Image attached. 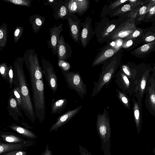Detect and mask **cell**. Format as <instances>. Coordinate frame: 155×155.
<instances>
[{
    "mask_svg": "<svg viewBox=\"0 0 155 155\" xmlns=\"http://www.w3.org/2000/svg\"><path fill=\"white\" fill-rule=\"evenodd\" d=\"M23 57L15 58L14 62V86L20 89L25 102V115L33 122L35 120V115L30 97V91L23 70Z\"/></svg>",
    "mask_w": 155,
    "mask_h": 155,
    "instance_id": "cell-1",
    "label": "cell"
},
{
    "mask_svg": "<svg viewBox=\"0 0 155 155\" xmlns=\"http://www.w3.org/2000/svg\"><path fill=\"white\" fill-rule=\"evenodd\" d=\"M122 50L120 49L115 55L103 64L98 81L94 82V87L91 94L92 97L100 92L104 86L108 87L120 64Z\"/></svg>",
    "mask_w": 155,
    "mask_h": 155,
    "instance_id": "cell-2",
    "label": "cell"
},
{
    "mask_svg": "<svg viewBox=\"0 0 155 155\" xmlns=\"http://www.w3.org/2000/svg\"><path fill=\"white\" fill-rule=\"evenodd\" d=\"M96 129L101 140V149L104 155H111L110 120L108 111L105 108L102 114L97 115Z\"/></svg>",
    "mask_w": 155,
    "mask_h": 155,
    "instance_id": "cell-3",
    "label": "cell"
},
{
    "mask_svg": "<svg viewBox=\"0 0 155 155\" xmlns=\"http://www.w3.org/2000/svg\"><path fill=\"white\" fill-rule=\"evenodd\" d=\"M31 80L33 106L36 117L41 123L44 120L45 105L43 80Z\"/></svg>",
    "mask_w": 155,
    "mask_h": 155,
    "instance_id": "cell-4",
    "label": "cell"
},
{
    "mask_svg": "<svg viewBox=\"0 0 155 155\" xmlns=\"http://www.w3.org/2000/svg\"><path fill=\"white\" fill-rule=\"evenodd\" d=\"M23 58L29 72L30 80H43L42 69L35 49L31 48L26 50Z\"/></svg>",
    "mask_w": 155,
    "mask_h": 155,
    "instance_id": "cell-5",
    "label": "cell"
},
{
    "mask_svg": "<svg viewBox=\"0 0 155 155\" xmlns=\"http://www.w3.org/2000/svg\"><path fill=\"white\" fill-rule=\"evenodd\" d=\"M117 19L110 20L106 17L101 19L94 30L97 41L100 43L110 41V34L121 23Z\"/></svg>",
    "mask_w": 155,
    "mask_h": 155,
    "instance_id": "cell-6",
    "label": "cell"
},
{
    "mask_svg": "<svg viewBox=\"0 0 155 155\" xmlns=\"http://www.w3.org/2000/svg\"><path fill=\"white\" fill-rule=\"evenodd\" d=\"M61 71L68 87L70 89L76 91L81 98H84L87 94V86L79 72Z\"/></svg>",
    "mask_w": 155,
    "mask_h": 155,
    "instance_id": "cell-7",
    "label": "cell"
},
{
    "mask_svg": "<svg viewBox=\"0 0 155 155\" xmlns=\"http://www.w3.org/2000/svg\"><path fill=\"white\" fill-rule=\"evenodd\" d=\"M137 28L135 19L128 18L111 32L110 35V40L124 39L132 33Z\"/></svg>",
    "mask_w": 155,
    "mask_h": 155,
    "instance_id": "cell-8",
    "label": "cell"
},
{
    "mask_svg": "<svg viewBox=\"0 0 155 155\" xmlns=\"http://www.w3.org/2000/svg\"><path fill=\"white\" fill-rule=\"evenodd\" d=\"M41 63L45 80L53 93H55L58 88V82L54 67L50 61L44 56L42 57Z\"/></svg>",
    "mask_w": 155,
    "mask_h": 155,
    "instance_id": "cell-9",
    "label": "cell"
},
{
    "mask_svg": "<svg viewBox=\"0 0 155 155\" xmlns=\"http://www.w3.org/2000/svg\"><path fill=\"white\" fill-rule=\"evenodd\" d=\"M82 30L81 33L80 41L81 45L85 48L94 35V30L92 26V19L90 17L86 18L84 22H81Z\"/></svg>",
    "mask_w": 155,
    "mask_h": 155,
    "instance_id": "cell-10",
    "label": "cell"
},
{
    "mask_svg": "<svg viewBox=\"0 0 155 155\" xmlns=\"http://www.w3.org/2000/svg\"><path fill=\"white\" fill-rule=\"evenodd\" d=\"M120 47H114L110 44L105 46L96 56L93 61L92 66L103 64L105 61L115 55L120 49Z\"/></svg>",
    "mask_w": 155,
    "mask_h": 155,
    "instance_id": "cell-11",
    "label": "cell"
},
{
    "mask_svg": "<svg viewBox=\"0 0 155 155\" xmlns=\"http://www.w3.org/2000/svg\"><path fill=\"white\" fill-rule=\"evenodd\" d=\"M66 19L67 21L71 37L74 41L78 42L80 39L81 20L75 14H70Z\"/></svg>",
    "mask_w": 155,
    "mask_h": 155,
    "instance_id": "cell-12",
    "label": "cell"
},
{
    "mask_svg": "<svg viewBox=\"0 0 155 155\" xmlns=\"http://www.w3.org/2000/svg\"><path fill=\"white\" fill-rule=\"evenodd\" d=\"M63 24L60 23L58 26L55 25L49 29L50 37L47 41L48 48L51 49L54 55L57 54L58 43L60 36V34L63 31Z\"/></svg>",
    "mask_w": 155,
    "mask_h": 155,
    "instance_id": "cell-13",
    "label": "cell"
},
{
    "mask_svg": "<svg viewBox=\"0 0 155 155\" xmlns=\"http://www.w3.org/2000/svg\"><path fill=\"white\" fill-rule=\"evenodd\" d=\"M82 108L80 105L73 110H69L57 118L56 122L51 126L50 129V133L57 131L60 128L71 120L77 114Z\"/></svg>",
    "mask_w": 155,
    "mask_h": 155,
    "instance_id": "cell-14",
    "label": "cell"
},
{
    "mask_svg": "<svg viewBox=\"0 0 155 155\" xmlns=\"http://www.w3.org/2000/svg\"><path fill=\"white\" fill-rule=\"evenodd\" d=\"M90 1L88 0L68 1V7L70 14L76 13L82 15L88 8Z\"/></svg>",
    "mask_w": 155,
    "mask_h": 155,
    "instance_id": "cell-15",
    "label": "cell"
},
{
    "mask_svg": "<svg viewBox=\"0 0 155 155\" xmlns=\"http://www.w3.org/2000/svg\"><path fill=\"white\" fill-rule=\"evenodd\" d=\"M7 109L10 116L16 121L20 120L19 118L24 119V117L18 106L17 101L12 90L9 93Z\"/></svg>",
    "mask_w": 155,
    "mask_h": 155,
    "instance_id": "cell-16",
    "label": "cell"
},
{
    "mask_svg": "<svg viewBox=\"0 0 155 155\" xmlns=\"http://www.w3.org/2000/svg\"><path fill=\"white\" fill-rule=\"evenodd\" d=\"M71 46L68 42H66L63 35H61L57 47V55L59 60L67 61L72 54Z\"/></svg>",
    "mask_w": 155,
    "mask_h": 155,
    "instance_id": "cell-17",
    "label": "cell"
},
{
    "mask_svg": "<svg viewBox=\"0 0 155 155\" xmlns=\"http://www.w3.org/2000/svg\"><path fill=\"white\" fill-rule=\"evenodd\" d=\"M148 0L147 2L141 4L135 9L125 15L128 18L134 19L135 24L137 26L143 21L147 12V5Z\"/></svg>",
    "mask_w": 155,
    "mask_h": 155,
    "instance_id": "cell-18",
    "label": "cell"
},
{
    "mask_svg": "<svg viewBox=\"0 0 155 155\" xmlns=\"http://www.w3.org/2000/svg\"><path fill=\"white\" fill-rule=\"evenodd\" d=\"M68 0H58L53 8V16L55 19L64 20L70 14L68 7Z\"/></svg>",
    "mask_w": 155,
    "mask_h": 155,
    "instance_id": "cell-19",
    "label": "cell"
},
{
    "mask_svg": "<svg viewBox=\"0 0 155 155\" xmlns=\"http://www.w3.org/2000/svg\"><path fill=\"white\" fill-rule=\"evenodd\" d=\"M34 143L33 141L27 140L23 142L16 143H5L0 140V154L11 151L23 150L32 146Z\"/></svg>",
    "mask_w": 155,
    "mask_h": 155,
    "instance_id": "cell-20",
    "label": "cell"
},
{
    "mask_svg": "<svg viewBox=\"0 0 155 155\" xmlns=\"http://www.w3.org/2000/svg\"><path fill=\"white\" fill-rule=\"evenodd\" d=\"M155 51V41L145 44L131 51V54L140 58L146 57Z\"/></svg>",
    "mask_w": 155,
    "mask_h": 155,
    "instance_id": "cell-21",
    "label": "cell"
},
{
    "mask_svg": "<svg viewBox=\"0 0 155 155\" xmlns=\"http://www.w3.org/2000/svg\"><path fill=\"white\" fill-rule=\"evenodd\" d=\"M148 0H137L134 3H130L126 4L121 7L119 8L113 14V16H119L125 15L135 9L139 5L144 4Z\"/></svg>",
    "mask_w": 155,
    "mask_h": 155,
    "instance_id": "cell-22",
    "label": "cell"
},
{
    "mask_svg": "<svg viewBox=\"0 0 155 155\" xmlns=\"http://www.w3.org/2000/svg\"><path fill=\"white\" fill-rule=\"evenodd\" d=\"M0 137L1 140L5 143H19L27 140L16 134L10 132H1Z\"/></svg>",
    "mask_w": 155,
    "mask_h": 155,
    "instance_id": "cell-23",
    "label": "cell"
},
{
    "mask_svg": "<svg viewBox=\"0 0 155 155\" xmlns=\"http://www.w3.org/2000/svg\"><path fill=\"white\" fill-rule=\"evenodd\" d=\"M45 21V17L40 15L35 14L31 16L29 22L31 24L33 32L38 33L44 25Z\"/></svg>",
    "mask_w": 155,
    "mask_h": 155,
    "instance_id": "cell-24",
    "label": "cell"
},
{
    "mask_svg": "<svg viewBox=\"0 0 155 155\" xmlns=\"http://www.w3.org/2000/svg\"><path fill=\"white\" fill-rule=\"evenodd\" d=\"M68 101L65 98L55 100L54 99L52 100L51 104V114H59L65 108Z\"/></svg>",
    "mask_w": 155,
    "mask_h": 155,
    "instance_id": "cell-25",
    "label": "cell"
},
{
    "mask_svg": "<svg viewBox=\"0 0 155 155\" xmlns=\"http://www.w3.org/2000/svg\"><path fill=\"white\" fill-rule=\"evenodd\" d=\"M8 127L24 137L30 139H36L37 136L32 131L15 124H12Z\"/></svg>",
    "mask_w": 155,
    "mask_h": 155,
    "instance_id": "cell-26",
    "label": "cell"
},
{
    "mask_svg": "<svg viewBox=\"0 0 155 155\" xmlns=\"http://www.w3.org/2000/svg\"><path fill=\"white\" fill-rule=\"evenodd\" d=\"M143 42L147 43L155 41V25L143 29L142 36Z\"/></svg>",
    "mask_w": 155,
    "mask_h": 155,
    "instance_id": "cell-27",
    "label": "cell"
},
{
    "mask_svg": "<svg viewBox=\"0 0 155 155\" xmlns=\"http://www.w3.org/2000/svg\"><path fill=\"white\" fill-rule=\"evenodd\" d=\"M8 36L7 24L3 23L0 27V51L6 46Z\"/></svg>",
    "mask_w": 155,
    "mask_h": 155,
    "instance_id": "cell-28",
    "label": "cell"
},
{
    "mask_svg": "<svg viewBox=\"0 0 155 155\" xmlns=\"http://www.w3.org/2000/svg\"><path fill=\"white\" fill-rule=\"evenodd\" d=\"M143 42L142 37L123 40L121 47L126 49H132Z\"/></svg>",
    "mask_w": 155,
    "mask_h": 155,
    "instance_id": "cell-29",
    "label": "cell"
},
{
    "mask_svg": "<svg viewBox=\"0 0 155 155\" xmlns=\"http://www.w3.org/2000/svg\"><path fill=\"white\" fill-rule=\"evenodd\" d=\"M12 90L17 101L18 106L25 114L26 110L25 102L19 89L18 87L14 86Z\"/></svg>",
    "mask_w": 155,
    "mask_h": 155,
    "instance_id": "cell-30",
    "label": "cell"
},
{
    "mask_svg": "<svg viewBox=\"0 0 155 155\" xmlns=\"http://www.w3.org/2000/svg\"><path fill=\"white\" fill-rule=\"evenodd\" d=\"M4 2L15 5L30 7L31 0H3Z\"/></svg>",
    "mask_w": 155,
    "mask_h": 155,
    "instance_id": "cell-31",
    "label": "cell"
},
{
    "mask_svg": "<svg viewBox=\"0 0 155 155\" xmlns=\"http://www.w3.org/2000/svg\"><path fill=\"white\" fill-rule=\"evenodd\" d=\"M14 69L13 66H8V69L7 77V81L8 83L10 88L12 89L14 86Z\"/></svg>",
    "mask_w": 155,
    "mask_h": 155,
    "instance_id": "cell-32",
    "label": "cell"
},
{
    "mask_svg": "<svg viewBox=\"0 0 155 155\" xmlns=\"http://www.w3.org/2000/svg\"><path fill=\"white\" fill-rule=\"evenodd\" d=\"M143 21L147 23L155 21V5L147 13Z\"/></svg>",
    "mask_w": 155,
    "mask_h": 155,
    "instance_id": "cell-33",
    "label": "cell"
},
{
    "mask_svg": "<svg viewBox=\"0 0 155 155\" xmlns=\"http://www.w3.org/2000/svg\"><path fill=\"white\" fill-rule=\"evenodd\" d=\"M24 30V28L21 26L16 27L14 33V40L16 44L21 36Z\"/></svg>",
    "mask_w": 155,
    "mask_h": 155,
    "instance_id": "cell-34",
    "label": "cell"
},
{
    "mask_svg": "<svg viewBox=\"0 0 155 155\" xmlns=\"http://www.w3.org/2000/svg\"><path fill=\"white\" fill-rule=\"evenodd\" d=\"M143 29L137 28V29L130 35L124 39V40L133 39L142 37Z\"/></svg>",
    "mask_w": 155,
    "mask_h": 155,
    "instance_id": "cell-35",
    "label": "cell"
},
{
    "mask_svg": "<svg viewBox=\"0 0 155 155\" xmlns=\"http://www.w3.org/2000/svg\"><path fill=\"white\" fill-rule=\"evenodd\" d=\"M8 66L7 63L2 62L0 65V73L2 77L7 80Z\"/></svg>",
    "mask_w": 155,
    "mask_h": 155,
    "instance_id": "cell-36",
    "label": "cell"
},
{
    "mask_svg": "<svg viewBox=\"0 0 155 155\" xmlns=\"http://www.w3.org/2000/svg\"><path fill=\"white\" fill-rule=\"evenodd\" d=\"M117 96L120 101L126 106H128L129 101L128 98L124 94L117 89H115Z\"/></svg>",
    "mask_w": 155,
    "mask_h": 155,
    "instance_id": "cell-37",
    "label": "cell"
},
{
    "mask_svg": "<svg viewBox=\"0 0 155 155\" xmlns=\"http://www.w3.org/2000/svg\"><path fill=\"white\" fill-rule=\"evenodd\" d=\"M58 65L61 70L65 71H68L71 68L69 63L64 60L58 59Z\"/></svg>",
    "mask_w": 155,
    "mask_h": 155,
    "instance_id": "cell-38",
    "label": "cell"
},
{
    "mask_svg": "<svg viewBox=\"0 0 155 155\" xmlns=\"http://www.w3.org/2000/svg\"><path fill=\"white\" fill-rule=\"evenodd\" d=\"M0 155H27V152L23 150H18L8 152Z\"/></svg>",
    "mask_w": 155,
    "mask_h": 155,
    "instance_id": "cell-39",
    "label": "cell"
},
{
    "mask_svg": "<svg viewBox=\"0 0 155 155\" xmlns=\"http://www.w3.org/2000/svg\"><path fill=\"white\" fill-rule=\"evenodd\" d=\"M128 0H118L112 3L110 7L111 9H114L118 7L125 2H128Z\"/></svg>",
    "mask_w": 155,
    "mask_h": 155,
    "instance_id": "cell-40",
    "label": "cell"
},
{
    "mask_svg": "<svg viewBox=\"0 0 155 155\" xmlns=\"http://www.w3.org/2000/svg\"><path fill=\"white\" fill-rule=\"evenodd\" d=\"M79 148L80 155H92L84 147L80 145L79 146Z\"/></svg>",
    "mask_w": 155,
    "mask_h": 155,
    "instance_id": "cell-41",
    "label": "cell"
},
{
    "mask_svg": "<svg viewBox=\"0 0 155 155\" xmlns=\"http://www.w3.org/2000/svg\"><path fill=\"white\" fill-rule=\"evenodd\" d=\"M58 1V0H47L44 1L43 5H50L52 8Z\"/></svg>",
    "mask_w": 155,
    "mask_h": 155,
    "instance_id": "cell-42",
    "label": "cell"
},
{
    "mask_svg": "<svg viewBox=\"0 0 155 155\" xmlns=\"http://www.w3.org/2000/svg\"><path fill=\"white\" fill-rule=\"evenodd\" d=\"M41 155H52V151L49 149L48 144L46 145L45 150L43 152Z\"/></svg>",
    "mask_w": 155,
    "mask_h": 155,
    "instance_id": "cell-43",
    "label": "cell"
},
{
    "mask_svg": "<svg viewBox=\"0 0 155 155\" xmlns=\"http://www.w3.org/2000/svg\"><path fill=\"white\" fill-rule=\"evenodd\" d=\"M155 5V0H148L147 11V12L150 10V9Z\"/></svg>",
    "mask_w": 155,
    "mask_h": 155,
    "instance_id": "cell-44",
    "label": "cell"
},
{
    "mask_svg": "<svg viewBox=\"0 0 155 155\" xmlns=\"http://www.w3.org/2000/svg\"><path fill=\"white\" fill-rule=\"evenodd\" d=\"M134 114L136 119L137 120H138L139 117V112L138 110L136 109L134 110Z\"/></svg>",
    "mask_w": 155,
    "mask_h": 155,
    "instance_id": "cell-45",
    "label": "cell"
},
{
    "mask_svg": "<svg viewBox=\"0 0 155 155\" xmlns=\"http://www.w3.org/2000/svg\"><path fill=\"white\" fill-rule=\"evenodd\" d=\"M146 82L145 80L143 79L141 83V87L142 89H144L145 87Z\"/></svg>",
    "mask_w": 155,
    "mask_h": 155,
    "instance_id": "cell-46",
    "label": "cell"
},
{
    "mask_svg": "<svg viewBox=\"0 0 155 155\" xmlns=\"http://www.w3.org/2000/svg\"><path fill=\"white\" fill-rule=\"evenodd\" d=\"M150 98L152 102L155 104V95L152 94L151 95Z\"/></svg>",
    "mask_w": 155,
    "mask_h": 155,
    "instance_id": "cell-47",
    "label": "cell"
},
{
    "mask_svg": "<svg viewBox=\"0 0 155 155\" xmlns=\"http://www.w3.org/2000/svg\"><path fill=\"white\" fill-rule=\"evenodd\" d=\"M153 153L154 155H155V147L154 148V149H153Z\"/></svg>",
    "mask_w": 155,
    "mask_h": 155,
    "instance_id": "cell-48",
    "label": "cell"
}]
</instances>
